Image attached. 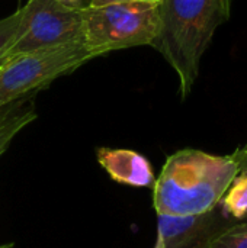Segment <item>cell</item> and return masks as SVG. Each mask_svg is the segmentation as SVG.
Masks as SVG:
<instances>
[{
	"instance_id": "6da1fadb",
	"label": "cell",
	"mask_w": 247,
	"mask_h": 248,
	"mask_svg": "<svg viewBox=\"0 0 247 248\" xmlns=\"http://www.w3.org/2000/svg\"><path fill=\"white\" fill-rule=\"evenodd\" d=\"M239 167L231 155L185 148L169 155L153 185L157 215L191 217L215 209Z\"/></svg>"
},
{
	"instance_id": "7a4b0ae2",
	"label": "cell",
	"mask_w": 247,
	"mask_h": 248,
	"mask_svg": "<svg viewBox=\"0 0 247 248\" xmlns=\"http://www.w3.org/2000/svg\"><path fill=\"white\" fill-rule=\"evenodd\" d=\"M231 1L160 0V28L151 46L178 74L182 100L192 92L215 31L230 20Z\"/></svg>"
},
{
	"instance_id": "3957f363",
	"label": "cell",
	"mask_w": 247,
	"mask_h": 248,
	"mask_svg": "<svg viewBox=\"0 0 247 248\" xmlns=\"http://www.w3.org/2000/svg\"><path fill=\"white\" fill-rule=\"evenodd\" d=\"M84 44L102 55L154 42L160 28V0L122 1L82 9Z\"/></svg>"
},
{
	"instance_id": "277c9868",
	"label": "cell",
	"mask_w": 247,
	"mask_h": 248,
	"mask_svg": "<svg viewBox=\"0 0 247 248\" xmlns=\"http://www.w3.org/2000/svg\"><path fill=\"white\" fill-rule=\"evenodd\" d=\"M100 57L84 42L52 46L17 57L0 67V108L19 99L35 97L57 78L71 74Z\"/></svg>"
},
{
	"instance_id": "5b68a950",
	"label": "cell",
	"mask_w": 247,
	"mask_h": 248,
	"mask_svg": "<svg viewBox=\"0 0 247 248\" xmlns=\"http://www.w3.org/2000/svg\"><path fill=\"white\" fill-rule=\"evenodd\" d=\"M82 9H70L54 0H28L16 33L0 55V67L31 52L84 42Z\"/></svg>"
},
{
	"instance_id": "8992f818",
	"label": "cell",
	"mask_w": 247,
	"mask_h": 248,
	"mask_svg": "<svg viewBox=\"0 0 247 248\" xmlns=\"http://www.w3.org/2000/svg\"><path fill=\"white\" fill-rule=\"evenodd\" d=\"M240 221L227 217L220 205L205 214L191 217L157 215L159 248H210L227 228Z\"/></svg>"
},
{
	"instance_id": "52a82bcc",
	"label": "cell",
	"mask_w": 247,
	"mask_h": 248,
	"mask_svg": "<svg viewBox=\"0 0 247 248\" xmlns=\"http://www.w3.org/2000/svg\"><path fill=\"white\" fill-rule=\"evenodd\" d=\"M98 161L108 176L121 185L153 187L156 177L150 161L140 153L122 148H99Z\"/></svg>"
},
{
	"instance_id": "ba28073f",
	"label": "cell",
	"mask_w": 247,
	"mask_h": 248,
	"mask_svg": "<svg viewBox=\"0 0 247 248\" xmlns=\"http://www.w3.org/2000/svg\"><path fill=\"white\" fill-rule=\"evenodd\" d=\"M36 118L35 97L19 99L0 108V151H6L13 138Z\"/></svg>"
},
{
	"instance_id": "9c48e42d",
	"label": "cell",
	"mask_w": 247,
	"mask_h": 248,
	"mask_svg": "<svg viewBox=\"0 0 247 248\" xmlns=\"http://www.w3.org/2000/svg\"><path fill=\"white\" fill-rule=\"evenodd\" d=\"M221 211L236 219L245 221L247 218V171H239L230 185L229 190L220 202Z\"/></svg>"
},
{
	"instance_id": "30bf717a",
	"label": "cell",
	"mask_w": 247,
	"mask_h": 248,
	"mask_svg": "<svg viewBox=\"0 0 247 248\" xmlns=\"http://www.w3.org/2000/svg\"><path fill=\"white\" fill-rule=\"evenodd\" d=\"M210 248H247V221H242L220 234Z\"/></svg>"
},
{
	"instance_id": "8fae6325",
	"label": "cell",
	"mask_w": 247,
	"mask_h": 248,
	"mask_svg": "<svg viewBox=\"0 0 247 248\" xmlns=\"http://www.w3.org/2000/svg\"><path fill=\"white\" fill-rule=\"evenodd\" d=\"M22 15H23V7H20L15 13L0 19V55L6 51V48L12 42V39L16 33V29L20 23Z\"/></svg>"
},
{
	"instance_id": "7c38bea8",
	"label": "cell",
	"mask_w": 247,
	"mask_h": 248,
	"mask_svg": "<svg viewBox=\"0 0 247 248\" xmlns=\"http://www.w3.org/2000/svg\"><path fill=\"white\" fill-rule=\"evenodd\" d=\"M233 160L236 161L239 171H247V144L243 147H239L233 154H231Z\"/></svg>"
},
{
	"instance_id": "4fadbf2b",
	"label": "cell",
	"mask_w": 247,
	"mask_h": 248,
	"mask_svg": "<svg viewBox=\"0 0 247 248\" xmlns=\"http://www.w3.org/2000/svg\"><path fill=\"white\" fill-rule=\"evenodd\" d=\"M122 1H144V0H90V3L87 6L99 7V6H106V4H112V3H122Z\"/></svg>"
},
{
	"instance_id": "5bb4252c",
	"label": "cell",
	"mask_w": 247,
	"mask_h": 248,
	"mask_svg": "<svg viewBox=\"0 0 247 248\" xmlns=\"http://www.w3.org/2000/svg\"><path fill=\"white\" fill-rule=\"evenodd\" d=\"M54 1L61 4V6L70 7V9H82V7H84L83 0H54Z\"/></svg>"
},
{
	"instance_id": "9a60e30c",
	"label": "cell",
	"mask_w": 247,
	"mask_h": 248,
	"mask_svg": "<svg viewBox=\"0 0 247 248\" xmlns=\"http://www.w3.org/2000/svg\"><path fill=\"white\" fill-rule=\"evenodd\" d=\"M0 248H13V244H3L0 246Z\"/></svg>"
},
{
	"instance_id": "2e32d148",
	"label": "cell",
	"mask_w": 247,
	"mask_h": 248,
	"mask_svg": "<svg viewBox=\"0 0 247 248\" xmlns=\"http://www.w3.org/2000/svg\"><path fill=\"white\" fill-rule=\"evenodd\" d=\"M3 154H4V151H0V157H1Z\"/></svg>"
},
{
	"instance_id": "e0dca14e",
	"label": "cell",
	"mask_w": 247,
	"mask_h": 248,
	"mask_svg": "<svg viewBox=\"0 0 247 248\" xmlns=\"http://www.w3.org/2000/svg\"><path fill=\"white\" fill-rule=\"evenodd\" d=\"M154 248H159V247H157V246H154Z\"/></svg>"
}]
</instances>
